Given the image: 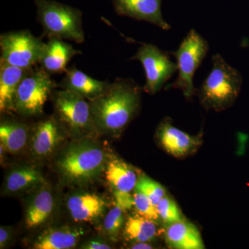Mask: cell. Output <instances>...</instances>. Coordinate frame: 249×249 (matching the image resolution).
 Here are the masks:
<instances>
[{
  "mask_svg": "<svg viewBox=\"0 0 249 249\" xmlns=\"http://www.w3.org/2000/svg\"><path fill=\"white\" fill-rule=\"evenodd\" d=\"M141 91L131 78H117L109 83L106 91L90 104L96 127L112 133L124 129L138 112Z\"/></svg>",
  "mask_w": 249,
  "mask_h": 249,
  "instance_id": "cell-1",
  "label": "cell"
},
{
  "mask_svg": "<svg viewBox=\"0 0 249 249\" xmlns=\"http://www.w3.org/2000/svg\"><path fill=\"white\" fill-rule=\"evenodd\" d=\"M212 62V70L198 92L205 108L221 111L235 102L243 78L240 72L228 64L220 54L213 55Z\"/></svg>",
  "mask_w": 249,
  "mask_h": 249,
  "instance_id": "cell-2",
  "label": "cell"
},
{
  "mask_svg": "<svg viewBox=\"0 0 249 249\" xmlns=\"http://www.w3.org/2000/svg\"><path fill=\"white\" fill-rule=\"evenodd\" d=\"M37 11V21L47 38L85 42L83 13L76 8L54 0H34Z\"/></svg>",
  "mask_w": 249,
  "mask_h": 249,
  "instance_id": "cell-3",
  "label": "cell"
},
{
  "mask_svg": "<svg viewBox=\"0 0 249 249\" xmlns=\"http://www.w3.org/2000/svg\"><path fill=\"white\" fill-rule=\"evenodd\" d=\"M209 45L195 29H191L183 38L178 48L168 52L177 60L178 76L166 88L181 90L187 99L194 96L196 89L193 83L195 73L207 55Z\"/></svg>",
  "mask_w": 249,
  "mask_h": 249,
  "instance_id": "cell-4",
  "label": "cell"
},
{
  "mask_svg": "<svg viewBox=\"0 0 249 249\" xmlns=\"http://www.w3.org/2000/svg\"><path fill=\"white\" fill-rule=\"evenodd\" d=\"M106 160L104 151L96 145L76 144L69 147L59 160V170L70 182H85L101 173Z\"/></svg>",
  "mask_w": 249,
  "mask_h": 249,
  "instance_id": "cell-5",
  "label": "cell"
},
{
  "mask_svg": "<svg viewBox=\"0 0 249 249\" xmlns=\"http://www.w3.org/2000/svg\"><path fill=\"white\" fill-rule=\"evenodd\" d=\"M56 86L48 72L40 66L34 67L18 87L15 111L25 116L40 115Z\"/></svg>",
  "mask_w": 249,
  "mask_h": 249,
  "instance_id": "cell-6",
  "label": "cell"
},
{
  "mask_svg": "<svg viewBox=\"0 0 249 249\" xmlns=\"http://www.w3.org/2000/svg\"><path fill=\"white\" fill-rule=\"evenodd\" d=\"M45 46V42L29 30L4 33L0 36V61L31 70L40 63Z\"/></svg>",
  "mask_w": 249,
  "mask_h": 249,
  "instance_id": "cell-7",
  "label": "cell"
},
{
  "mask_svg": "<svg viewBox=\"0 0 249 249\" xmlns=\"http://www.w3.org/2000/svg\"><path fill=\"white\" fill-rule=\"evenodd\" d=\"M170 53L152 44H142L129 60H138L143 67L145 84L143 90L150 94L160 91L178 71V65L170 60Z\"/></svg>",
  "mask_w": 249,
  "mask_h": 249,
  "instance_id": "cell-8",
  "label": "cell"
},
{
  "mask_svg": "<svg viewBox=\"0 0 249 249\" xmlns=\"http://www.w3.org/2000/svg\"><path fill=\"white\" fill-rule=\"evenodd\" d=\"M53 96L54 108L58 120L71 130L85 132L96 126L90 105L85 98L64 89L55 91Z\"/></svg>",
  "mask_w": 249,
  "mask_h": 249,
  "instance_id": "cell-9",
  "label": "cell"
},
{
  "mask_svg": "<svg viewBox=\"0 0 249 249\" xmlns=\"http://www.w3.org/2000/svg\"><path fill=\"white\" fill-rule=\"evenodd\" d=\"M163 0H111L113 7L119 16L145 21L164 31L171 29L161 12Z\"/></svg>",
  "mask_w": 249,
  "mask_h": 249,
  "instance_id": "cell-10",
  "label": "cell"
},
{
  "mask_svg": "<svg viewBox=\"0 0 249 249\" xmlns=\"http://www.w3.org/2000/svg\"><path fill=\"white\" fill-rule=\"evenodd\" d=\"M80 53V51L65 40L48 39L39 65L49 74H61L68 70L67 65L71 59Z\"/></svg>",
  "mask_w": 249,
  "mask_h": 249,
  "instance_id": "cell-11",
  "label": "cell"
},
{
  "mask_svg": "<svg viewBox=\"0 0 249 249\" xmlns=\"http://www.w3.org/2000/svg\"><path fill=\"white\" fill-rule=\"evenodd\" d=\"M158 137L165 151L176 157H184L196 150L200 139L192 137L174 127L169 119H165L158 129Z\"/></svg>",
  "mask_w": 249,
  "mask_h": 249,
  "instance_id": "cell-12",
  "label": "cell"
},
{
  "mask_svg": "<svg viewBox=\"0 0 249 249\" xmlns=\"http://www.w3.org/2000/svg\"><path fill=\"white\" fill-rule=\"evenodd\" d=\"M65 73L58 86L62 89L76 93L91 101L102 95L109 85L107 80L102 81L91 78L75 66L68 68Z\"/></svg>",
  "mask_w": 249,
  "mask_h": 249,
  "instance_id": "cell-13",
  "label": "cell"
},
{
  "mask_svg": "<svg viewBox=\"0 0 249 249\" xmlns=\"http://www.w3.org/2000/svg\"><path fill=\"white\" fill-rule=\"evenodd\" d=\"M31 70L13 66L0 61V110L15 111V100L18 87Z\"/></svg>",
  "mask_w": 249,
  "mask_h": 249,
  "instance_id": "cell-14",
  "label": "cell"
},
{
  "mask_svg": "<svg viewBox=\"0 0 249 249\" xmlns=\"http://www.w3.org/2000/svg\"><path fill=\"white\" fill-rule=\"evenodd\" d=\"M170 247L177 249H203L204 244L197 228L184 219L170 224L165 232Z\"/></svg>",
  "mask_w": 249,
  "mask_h": 249,
  "instance_id": "cell-15",
  "label": "cell"
},
{
  "mask_svg": "<svg viewBox=\"0 0 249 249\" xmlns=\"http://www.w3.org/2000/svg\"><path fill=\"white\" fill-rule=\"evenodd\" d=\"M67 208L76 222H89L99 217L104 211L106 203L92 194L76 195L69 198Z\"/></svg>",
  "mask_w": 249,
  "mask_h": 249,
  "instance_id": "cell-16",
  "label": "cell"
},
{
  "mask_svg": "<svg viewBox=\"0 0 249 249\" xmlns=\"http://www.w3.org/2000/svg\"><path fill=\"white\" fill-rule=\"evenodd\" d=\"M60 139V128L54 118H48L37 124L33 138L32 150L36 155H50Z\"/></svg>",
  "mask_w": 249,
  "mask_h": 249,
  "instance_id": "cell-17",
  "label": "cell"
},
{
  "mask_svg": "<svg viewBox=\"0 0 249 249\" xmlns=\"http://www.w3.org/2000/svg\"><path fill=\"white\" fill-rule=\"evenodd\" d=\"M106 178L114 192L130 193L135 189L139 178L130 165L119 160H113L106 168Z\"/></svg>",
  "mask_w": 249,
  "mask_h": 249,
  "instance_id": "cell-18",
  "label": "cell"
},
{
  "mask_svg": "<svg viewBox=\"0 0 249 249\" xmlns=\"http://www.w3.org/2000/svg\"><path fill=\"white\" fill-rule=\"evenodd\" d=\"M81 231L71 228H62L49 231L41 235L34 244L36 249H69L76 247Z\"/></svg>",
  "mask_w": 249,
  "mask_h": 249,
  "instance_id": "cell-19",
  "label": "cell"
},
{
  "mask_svg": "<svg viewBox=\"0 0 249 249\" xmlns=\"http://www.w3.org/2000/svg\"><path fill=\"white\" fill-rule=\"evenodd\" d=\"M28 128L25 124L15 121H4L0 125V140L7 151L17 153L25 145Z\"/></svg>",
  "mask_w": 249,
  "mask_h": 249,
  "instance_id": "cell-20",
  "label": "cell"
},
{
  "mask_svg": "<svg viewBox=\"0 0 249 249\" xmlns=\"http://www.w3.org/2000/svg\"><path fill=\"white\" fill-rule=\"evenodd\" d=\"M53 197L49 191H42L34 198L26 216L28 227H37L45 222L53 209Z\"/></svg>",
  "mask_w": 249,
  "mask_h": 249,
  "instance_id": "cell-21",
  "label": "cell"
},
{
  "mask_svg": "<svg viewBox=\"0 0 249 249\" xmlns=\"http://www.w3.org/2000/svg\"><path fill=\"white\" fill-rule=\"evenodd\" d=\"M43 181V178L37 170L25 167L15 170L9 174L6 179V191L16 193L36 186Z\"/></svg>",
  "mask_w": 249,
  "mask_h": 249,
  "instance_id": "cell-22",
  "label": "cell"
},
{
  "mask_svg": "<svg viewBox=\"0 0 249 249\" xmlns=\"http://www.w3.org/2000/svg\"><path fill=\"white\" fill-rule=\"evenodd\" d=\"M124 231L129 239L137 242H150L157 234L154 221L141 215L129 217Z\"/></svg>",
  "mask_w": 249,
  "mask_h": 249,
  "instance_id": "cell-23",
  "label": "cell"
},
{
  "mask_svg": "<svg viewBox=\"0 0 249 249\" xmlns=\"http://www.w3.org/2000/svg\"><path fill=\"white\" fill-rule=\"evenodd\" d=\"M135 190L142 192L153 203L156 207L165 196L164 188L160 183L147 177H142L137 181Z\"/></svg>",
  "mask_w": 249,
  "mask_h": 249,
  "instance_id": "cell-24",
  "label": "cell"
},
{
  "mask_svg": "<svg viewBox=\"0 0 249 249\" xmlns=\"http://www.w3.org/2000/svg\"><path fill=\"white\" fill-rule=\"evenodd\" d=\"M157 210L160 219L168 225L183 220L182 214L178 205L168 196H165L159 202Z\"/></svg>",
  "mask_w": 249,
  "mask_h": 249,
  "instance_id": "cell-25",
  "label": "cell"
},
{
  "mask_svg": "<svg viewBox=\"0 0 249 249\" xmlns=\"http://www.w3.org/2000/svg\"><path fill=\"white\" fill-rule=\"evenodd\" d=\"M134 207L139 215L156 221L160 218L157 207L142 192L135 190L133 195Z\"/></svg>",
  "mask_w": 249,
  "mask_h": 249,
  "instance_id": "cell-26",
  "label": "cell"
},
{
  "mask_svg": "<svg viewBox=\"0 0 249 249\" xmlns=\"http://www.w3.org/2000/svg\"><path fill=\"white\" fill-rule=\"evenodd\" d=\"M124 212L123 209L116 204L108 213L105 219V229L108 235L113 238L117 236L124 224Z\"/></svg>",
  "mask_w": 249,
  "mask_h": 249,
  "instance_id": "cell-27",
  "label": "cell"
},
{
  "mask_svg": "<svg viewBox=\"0 0 249 249\" xmlns=\"http://www.w3.org/2000/svg\"><path fill=\"white\" fill-rule=\"evenodd\" d=\"M114 197H115L116 204L121 208L124 212L133 207L134 197L130 193L114 192Z\"/></svg>",
  "mask_w": 249,
  "mask_h": 249,
  "instance_id": "cell-28",
  "label": "cell"
},
{
  "mask_svg": "<svg viewBox=\"0 0 249 249\" xmlns=\"http://www.w3.org/2000/svg\"><path fill=\"white\" fill-rule=\"evenodd\" d=\"M83 249H110L111 247L107 244L99 242V241H90L88 243L85 244Z\"/></svg>",
  "mask_w": 249,
  "mask_h": 249,
  "instance_id": "cell-29",
  "label": "cell"
},
{
  "mask_svg": "<svg viewBox=\"0 0 249 249\" xmlns=\"http://www.w3.org/2000/svg\"><path fill=\"white\" fill-rule=\"evenodd\" d=\"M9 232L8 231L7 229L1 227L0 229V247H1V249L4 247L6 242L9 240Z\"/></svg>",
  "mask_w": 249,
  "mask_h": 249,
  "instance_id": "cell-30",
  "label": "cell"
},
{
  "mask_svg": "<svg viewBox=\"0 0 249 249\" xmlns=\"http://www.w3.org/2000/svg\"><path fill=\"white\" fill-rule=\"evenodd\" d=\"M152 248L151 246L144 242H139V243L135 244V245H133V247H132V249H149Z\"/></svg>",
  "mask_w": 249,
  "mask_h": 249,
  "instance_id": "cell-31",
  "label": "cell"
}]
</instances>
